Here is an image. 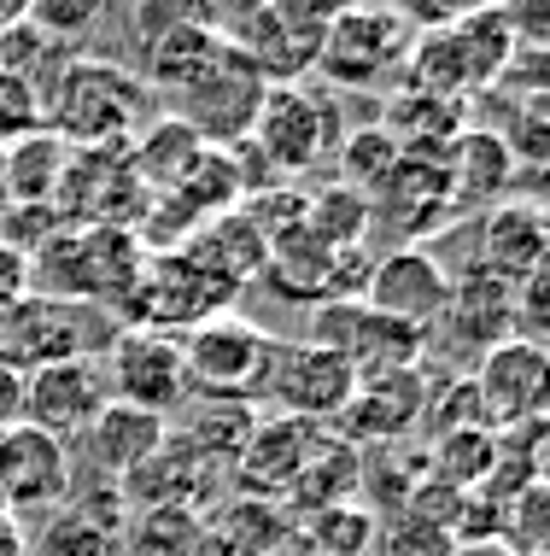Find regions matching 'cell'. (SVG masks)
<instances>
[{"mask_svg":"<svg viewBox=\"0 0 550 556\" xmlns=\"http://www.w3.org/2000/svg\"><path fill=\"white\" fill-rule=\"evenodd\" d=\"M59 65H65V48L48 41L41 29H29V18L0 29V71H12V77H29V83L48 88V71H59Z\"/></svg>","mask_w":550,"mask_h":556,"instance_id":"cell-39","label":"cell"},{"mask_svg":"<svg viewBox=\"0 0 550 556\" xmlns=\"http://www.w3.org/2000/svg\"><path fill=\"white\" fill-rule=\"evenodd\" d=\"M153 193L141 188V176L129 170L124 147H77L65 159V176H59L53 212L65 229H129L146 212Z\"/></svg>","mask_w":550,"mask_h":556,"instance_id":"cell-7","label":"cell"},{"mask_svg":"<svg viewBox=\"0 0 550 556\" xmlns=\"http://www.w3.org/2000/svg\"><path fill=\"white\" fill-rule=\"evenodd\" d=\"M82 440H88V457H94L100 480L124 486L129 475L146 469V463L165 451L170 422H165V416H153V410H136V404L106 399V404H100V416L82 428Z\"/></svg>","mask_w":550,"mask_h":556,"instance_id":"cell-21","label":"cell"},{"mask_svg":"<svg viewBox=\"0 0 550 556\" xmlns=\"http://www.w3.org/2000/svg\"><path fill=\"white\" fill-rule=\"evenodd\" d=\"M293 556H299V551H293Z\"/></svg>","mask_w":550,"mask_h":556,"instance_id":"cell-50","label":"cell"},{"mask_svg":"<svg viewBox=\"0 0 550 556\" xmlns=\"http://www.w3.org/2000/svg\"><path fill=\"white\" fill-rule=\"evenodd\" d=\"M358 486H363V451L322 428L317 440H310V451H305V463H299V475H293L281 509H287L293 521H305V516H317V509L358 504Z\"/></svg>","mask_w":550,"mask_h":556,"instance_id":"cell-23","label":"cell"},{"mask_svg":"<svg viewBox=\"0 0 550 556\" xmlns=\"http://www.w3.org/2000/svg\"><path fill=\"white\" fill-rule=\"evenodd\" d=\"M124 153H129V170L141 176L146 193H170V188L188 176V164L205 153V141H200V135H193L176 112H153V117H146V124L124 141Z\"/></svg>","mask_w":550,"mask_h":556,"instance_id":"cell-27","label":"cell"},{"mask_svg":"<svg viewBox=\"0 0 550 556\" xmlns=\"http://www.w3.org/2000/svg\"><path fill=\"white\" fill-rule=\"evenodd\" d=\"M451 556H515L503 539H474V545H451Z\"/></svg>","mask_w":550,"mask_h":556,"instance_id":"cell-46","label":"cell"},{"mask_svg":"<svg viewBox=\"0 0 550 556\" xmlns=\"http://www.w3.org/2000/svg\"><path fill=\"white\" fill-rule=\"evenodd\" d=\"M36 129H41V83L0 71V147L24 141Z\"/></svg>","mask_w":550,"mask_h":556,"instance_id":"cell-42","label":"cell"},{"mask_svg":"<svg viewBox=\"0 0 550 556\" xmlns=\"http://www.w3.org/2000/svg\"><path fill=\"white\" fill-rule=\"evenodd\" d=\"M340 135H346V117H340V94H329L322 83H281L264 94L258 117H252L246 147L258 153L281 182L293 176H310L334 159Z\"/></svg>","mask_w":550,"mask_h":556,"instance_id":"cell-3","label":"cell"},{"mask_svg":"<svg viewBox=\"0 0 550 556\" xmlns=\"http://www.w3.org/2000/svg\"><path fill=\"white\" fill-rule=\"evenodd\" d=\"M65 159H71V147L59 141V135H48V129L0 147V188H7V200L12 205H53L59 176H65Z\"/></svg>","mask_w":550,"mask_h":556,"instance_id":"cell-30","label":"cell"},{"mask_svg":"<svg viewBox=\"0 0 550 556\" xmlns=\"http://www.w3.org/2000/svg\"><path fill=\"white\" fill-rule=\"evenodd\" d=\"M310 345H329L351 369L363 375H386V369H427V334L405 328L381 311H369L363 299H334V305L310 311Z\"/></svg>","mask_w":550,"mask_h":556,"instance_id":"cell-9","label":"cell"},{"mask_svg":"<svg viewBox=\"0 0 550 556\" xmlns=\"http://www.w3.org/2000/svg\"><path fill=\"white\" fill-rule=\"evenodd\" d=\"M100 404H106V375L82 364V357L24 375V428L48 433L59 445L82 440V428L100 416Z\"/></svg>","mask_w":550,"mask_h":556,"instance_id":"cell-17","label":"cell"},{"mask_svg":"<svg viewBox=\"0 0 550 556\" xmlns=\"http://www.w3.org/2000/svg\"><path fill=\"white\" fill-rule=\"evenodd\" d=\"M141 48H146V65H141L146 94L158 88V94L176 100V94H188V88L217 65V53L229 48V41L217 36L212 12H176V18L165 29H153Z\"/></svg>","mask_w":550,"mask_h":556,"instance_id":"cell-19","label":"cell"},{"mask_svg":"<svg viewBox=\"0 0 550 556\" xmlns=\"http://www.w3.org/2000/svg\"><path fill=\"white\" fill-rule=\"evenodd\" d=\"M305 229L322 240L329 252H363L369 235V200L346 182H329L317 193H305Z\"/></svg>","mask_w":550,"mask_h":556,"instance_id":"cell-33","label":"cell"},{"mask_svg":"<svg viewBox=\"0 0 550 556\" xmlns=\"http://www.w3.org/2000/svg\"><path fill=\"white\" fill-rule=\"evenodd\" d=\"M71 492V451L36 428H7L0 433V504L7 516H48Z\"/></svg>","mask_w":550,"mask_h":556,"instance_id":"cell-15","label":"cell"},{"mask_svg":"<svg viewBox=\"0 0 550 556\" xmlns=\"http://www.w3.org/2000/svg\"><path fill=\"white\" fill-rule=\"evenodd\" d=\"M398 159H405V153H398V141H393V135H386L381 124L346 129V135H340V147H334L340 182H346V188H358L363 200H369V193H375V188L386 182V176L398 170Z\"/></svg>","mask_w":550,"mask_h":556,"instance_id":"cell-36","label":"cell"},{"mask_svg":"<svg viewBox=\"0 0 550 556\" xmlns=\"http://www.w3.org/2000/svg\"><path fill=\"white\" fill-rule=\"evenodd\" d=\"M252 428H258V404H241V399H200L188 410V422L170 433L182 451L205 463L212 475L234 469V457H241V445L252 440Z\"/></svg>","mask_w":550,"mask_h":556,"instance_id":"cell-29","label":"cell"},{"mask_svg":"<svg viewBox=\"0 0 550 556\" xmlns=\"http://www.w3.org/2000/svg\"><path fill=\"white\" fill-rule=\"evenodd\" d=\"M369 545H375V516L363 504H334L299 521L305 556H369Z\"/></svg>","mask_w":550,"mask_h":556,"instance_id":"cell-35","label":"cell"},{"mask_svg":"<svg viewBox=\"0 0 550 556\" xmlns=\"http://www.w3.org/2000/svg\"><path fill=\"white\" fill-rule=\"evenodd\" d=\"M106 375L117 404L153 410L165 422L188 404L182 345H176V334H158V328H117V340L106 345Z\"/></svg>","mask_w":550,"mask_h":556,"instance_id":"cell-12","label":"cell"},{"mask_svg":"<svg viewBox=\"0 0 550 556\" xmlns=\"http://www.w3.org/2000/svg\"><path fill=\"white\" fill-rule=\"evenodd\" d=\"M422 422H427V433H434V440H439V433H457V428H486V422H481V404H474L469 375H445L439 387L427 381Z\"/></svg>","mask_w":550,"mask_h":556,"instance_id":"cell-40","label":"cell"},{"mask_svg":"<svg viewBox=\"0 0 550 556\" xmlns=\"http://www.w3.org/2000/svg\"><path fill=\"white\" fill-rule=\"evenodd\" d=\"M205 516L193 509H141L136 528H129V556H200L205 545Z\"/></svg>","mask_w":550,"mask_h":556,"instance_id":"cell-37","label":"cell"},{"mask_svg":"<svg viewBox=\"0 0 550 556\" xmlns=\"http://www.w3.org/2000/svg\"><path fill=\"white\" fill-rule=\"evenodd\" d=\"M329 18L334 7H317V0H264V7H241V12H212L217 36L270 88L305 83L317 71Z\"/></svg>","mask_w":550,"mask_h":556,"instance_id":"cell-2","label":"cell"},{"mask_svg":"<svg viewBox=\"0 0 550 556\" xmlns=\"http://www.w3.org/2000/svg\"><path fill=\"white\" fill-rule=\"evenodd\" d=\"M369 556H451V533H439L422 516H386V521H375Z\"/></svg>","mask_w":550,"mask_h":556,"instance_id":"cell-41","label":"cell"},{"mask_svg":"<svg viewBox=\"0 0 550 556\" xmlns=\"http://www.w3.org/2000/svg\"><path fill=\"white\" fill-rule=\"evenodd\" d=\"M317 433L322 428L293 422V416H258L252 440L241 445V457H234V469H229L234 475V492H241V498H276L281 504Z\"/></svg>","mask_w":550,"mask_h":556,"instance_id":"cell-20","label":"cell"},{"mask_svg":"<svg viewBox=\"0 0 550 556\" xmlns=\"http://www.w3.org/2000/svg\"><path fill=\"white\" fill-rule=\"evenodd\" d=\"M188 258L200 269H212L217 281H229L234 293L246 288V281H258L264 269V235L252 229L246 212H222V217H205L200 229L188 235Z\"/></svg>","mask_w":550,"mask_h":556,"instance_id":"cell-28","label":"cell"},{"mask_svg":"<svg viewBox=\"0 0 550 556\" xmlns=\"http://www.w3.org/2000/svg\"><path fill=\"white\" fill-rule=\"evenodd\" d=\"M7 528H18V521H12V516H7V504H0V533H7Z\"/></svg>","mask_w":550,"mask_h":556,"instance_id":"cell-49","label":"cell"},{"mask_svg":"<svg viewBox=\"0 0 550 556\" xmlns=\"http://www.w3.org/2000/svg\"><path fill=\"white\" fill-rule=\"evenodd\" d=\"M422 404H427V369H386V375H363L351 404L334 416L340 440L351 445H405L422 428Z\"/></svg>","mask_w":550,"mask_h":556,"instance_id":"cell-14","label":"cell"},{"mask_svg":"<svg viewBox=\"0 0 550 556\" xmlns=\"http://www.w3.org/2000/svg\"><path fill=\"white\" fill-rule=\"evenodd\" d=\"M363 305L381 317L405 323V328H434L445 317V299H451V269H445L427 247H393L381 258H369V281H363Z\"/></svg>","mask_w":550,"mask_h":556,"instance_id":"cell-13","label":"cell"},{"mask_svg":"<svg viewBox=\"0 0 550 556\" xmlns=\"http://www.w3.org/2000/svg\"><path fill=\"white\" fill-rule=\"evenodd\" d=\"M550 223L539 200H498L493 212H481V240H474V269L522 288L527 276L545 269Z\"/></svg>","mask_w":550,"mask_h":556,"instance_id":"cell-18","label":"cell"},{"mask_svg":"<svg viewBox=\"0 0 550 556\" xmlns=\"http://www.w3.org/2000/svg\"><path fill=\"white\" fill-rule=\"evenodd\" d=\"M24 293H29V258L0 240V311H12Z\"/></svg>","mask_w":550,"mask_h":556,"instance_id":"cell-44","label":"cell"},{"mask_svg":"<svg viewBox=\"0 0 550 556\" xmlns=\"http://www.w3.org/2000/svg\"><path fill=\"white\" fill-rule=\"evenodd\" d=\"M375 124L398 141V153H415V159H445V147L469 129V106L463 100H445V94H427V88H393Z\"/></svg>","mask_w":550,"mask_h":556,"instance_id":"cell-24","label":"cell"},{"mask_svg":"<svg viewBox=\"0 0 550 556\" xmlns=\"http://www.w3.org/2000/svg\"><path fill=\"white\" fill-rule=\"evenodd\" d=\"M176 205H188L193 217H222V212H241L246 200V176H241V159H234V147H205L200 159L188 164V176L170 188Z\"/></svg>","mask_w":550,"mask_h":556,"instance_id":"cell-32","label":"cell"},{"mask_svg":"<svg viewBox=\"0 0 550 556\" xmlns=\"http://www.w3.org/2000/svg\"><path fill=\"white\" fill-rule=\"evenodd\" d=\"M410 24L398 7H334L329 36H322L317 71L322 88H381L410 59Z\"/></svg>","mask_w":550,"mask_h":556,"instance_id":"cell-5","label":"cell"},{"mask_svg":"<svg viewBox=\"0 0 550 556\" xmlns=\"http://www.w3.org/2000/svg\"><path fill=\"white\" fill-rule=\"evenodd\" d=\"M264 94H270V83H264L234 48H222L217 65L205 71L188 94L170 100V112L182 117L205 147H241L252 135V117H258Z\"/></svg>","mask_w":550,"mask_h":556,"instance_id":"cell-11","label":"cell"},{"mask_svg":"<svg viewBox=\"0 0 550 556\" xmlns=\"http://www.w3.org/2000/svg\"><path fill=\"white\" fill-rule=\"evenodd\" d=\"M24 18H29V29H41L48 41L71 48V41H77L82 29L100 18V7H94V0H29Z\"/></svg>","mask_w":550,"mask_h":556,"instance_id":"cell-43","label":"cell"},{"mask_svg":"<svg viewBox=\"0 0 550 556\" xmlns=\"http://www.w3.org/2000/svg\"><path fill=\"white\" fill-rule=\"evenodd\" d=\"M0 556H29V539H24V528H7V533H0Z\"/></svg>","mask_w":550,"mask_h":556,"instance_id":"cell-47","label":"cell"},{"mask_svg":"<svg viewBox=\"0 0 550 556\" xmlns=\"http://www.w3.org/2000/svg\"><path fill=\"white\" fill-rule=\"evenodd\" d=\"M18 18H24V0H0V29L18 24Z\"/></svg>","mask_w":550,"mask_h":556,"instance_id":"cell-48","label":"cell"},{"mask_svg":"<svg viewBox=\"0 0 550 556\" xmlns=\"http://www.w3.org/2000/svg\"><path fill=\"white\" fill-rule=\"evenodd\" d=\"M474 404H481V422L503 433L522 422H545V399H550V357L533 340H498L493 352L474 357Z\"/></svg>","mask_w":550,"mask_h":556,"instance_id":"cell-10","label":"cell"},{"mask_svg":"<svg viewBox=\"0 0 550 556\" xmlns=\"http://www.w3.org/2000/svg\"><path fill=\"white\" fill-rule=\"evenodd\" d=\"M451 217L457 212H451V188H445V159L405 153V159H398V170L369 193V223H386L405 247L439 235Z\"/></svg>","mask_w":550,"mask_h":556,"instance_id":"cell-16","label":"cell"},{"mask_svg":"<svg viewBox=\"0 0 550 556\" xmlns=\"http://www.w3.org/2000/svg\"><path fill=\"white\" fill-rule=\"evenodd\" d=\"M176 345H182L188 393L200 387V399L258 404L264 364H270V334H264L258 323H246L241 311H222V317H205L200 328H188Z\"/></svg>","mask_w":550,"mask_h":556,"instance_id":"cell-6","label":"cell"},{"mask_svg":"<svg viewBox=\"0 0 550 556\" xmlns=\"http://www.w3.org/2000/svg\"><path fill=\"white\" fill-rule=\"evenodd\" d=\"M527 486H545V422L493 433V469H486L481 498H493L503 509L510 498H522Z\"/></svg>","mask_w":550,"mask_h":556,"instance_id":"cell-31","label":"cell"},{"mask_svg":"<svg viewBox=\"0 0 550 556\" xmlns=\"http://www.w3.org/2000/svg\"><path fill=\"white\" fill-rule=\"evenodd\" d=\"M522 164L510 159V147L498 141V129L469 124L445 147V188H451V212H493L498 200H510V182Z\"/></svg>","mask_w":550,"mask_h":556,"instance_id":"cell-22","label":"cell"},{"mask_svg":"<svg viewBox=\"0 0 550 556\" xmlns=\"http://www.w3.org/2000/svg\"><path fill=\"white\" fill-rule=\"evenodd\" d=\"M117 340L112 311L77 305V299H41L24 293L12 311H0V364L18 375L48 369V364H94V352H106Z\"/></svg>","mask_w":550,"mask_h":556,"instance_id":"cell-4","label":"cell"},{"mask_svg":"<svg viewBox=\"0 0 550 556\" xmlns=\"http://www.w3.org/2000/svg\"><path fill=\"white\" fill-rule=\"evenodd\" d=\"M422 463H427V480H439V486L481 492L486 486V469H493V428L439 433V440L422 451Z\"/></svg>","mask_w":550,"mask_h":556,"instance_id":"cell-34","label":"cell"},{"mask_svg":"<svg viewBox=\"0 0 550 556\" xmlns=\"http://www.w3.org/2000/svg\"><path fill=\"white\" fill-rule=\"evenodd\" d=\"M36 551L41 556H117V528L82 516L77 504H59V509H48V528H41Z\"/></svg>","mask_w":550,"mask_h":556,"instance_id":"cell-38","label":"cell"},{"mask_svg":"<svg viewBox=\"0 0 550 556\" xmlns=\"http://www.w3.org/2000/svg\"><path fill=\"white\" fill-rule=\"evenodd\" d=\"M146 117L153 94L129 65L94 53H65V65L41 88V129L77 153V147H124Z\"/></svg>","mask_w":550,"mask_h":556,"instance_id":"cell-1","label":"cell"},{"mask_svg":"<svg viewBox=\"0 0 550 556\" xmlns=\"http://www.w3.org/2000/svg\"><path fill=\"white\" fill-rule=\"evenodd\" d=\"M299 556H305V551H299Z\"/></svg>","mask_w":550,"mask_h":556,"instance_id":"cell-51","label":"cell"},{"mask_svg":"<svg viewBox=\"0 0 550 556\" xmlns=\"http://www.w3.org/2000/svg\"><path fill=\"white\" fill-rule=\"evenodd\" d=\"M205 533H217L222 556H293L299 551V521L276 498H241V492L217 509V521Z\"/></svg>","mask_w":550,"mask_h":556,"instance_id":"cell-26","label":"cell"},{"mask_svg":"<svg viewBox=\"0 0 550 556\" xmlns=\"http://www.w3.org/2000/svg\"><path fill=\"white\" fill-rule=\"evenodd\" d=\"M217 492V475L205 469L193 451H182L176 440H165V451H158L146 469H136L117 486V498H124V509H193L200 516V504Z\"/></svg>","mask_w":550,"mask_h":556,"instance_id":"cell-25","label":"cell"},{"mask_svg":"<svg viewBox=\"0 0 550 556\" xmlns=\"http://www.w3.org/2000/svg\"><path fill=\"white\" fill-rule=\"evenodd\" d=\"M358 393V369L346 364L329 345H310V340H270V364H264V393L276 404V416H293V422H334L340 410Z\"/></svg>","mask_w":550,"mask_h":556,"instance_id":"cell-8","label":"cell"},{"mask_svg":"<svg viewBox=\"0 0 550 556\" xmlns=\"http://www.w3.org/2000/svg\"><path fill=\"white\" fill-rule=\"evenodd\" d=\"M24 422V375L12 364H0V433Z\"/></svg>","mask_w":550,"mask_h":556,"instance_id":"cell-45","label":"cell"}]
</instances>
